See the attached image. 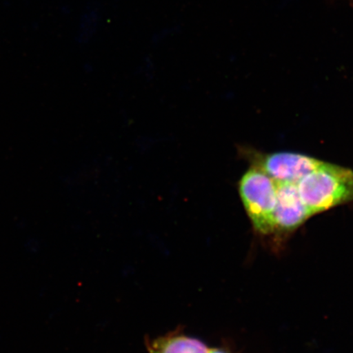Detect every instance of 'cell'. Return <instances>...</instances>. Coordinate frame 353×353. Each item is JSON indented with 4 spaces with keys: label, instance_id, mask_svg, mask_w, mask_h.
<instances>
[{
    "label": "cell",
    "instance_id": "obj_2",
    "mask_svg": "<svg viewBox=\"0 0 353 353\" xmlns=\"http://www.w3.org/2000/svg\"><path fill=\"white\" fill-rule=\"evenodd\" d=\"M238 191L256 230L263 234L274 232L276 181L257 168L250 167L241 176Z\"/></svg>",
    "mask_w": 353,
    "mask_h": 353
},
{
    "label": "cell",
    "instance_id": "obj_6",
    "mask_svg": "<svg viewBox=\"0 0 353 353\" xmlns=\"http://www.w3.org/2000/svg\"><path fill=\"white\" fill-rule=\"evenodd\" d=\"M208 353H229L226 350H221V348H209Z\"/></svg>",
    "mask_w": 353,
    "mask_h": 353
},
{
    "label": "cell",
    "instance_id": "obj_3",
    "mask_svg": "<svg viewBox=\"0 0 353 353\" xmlns=\"http://www.w3.org/2000/svg\"><path fill=\"white\" fill-rule=\"evenodd\" d=\"M241 152L251 167L262 170L276 182L298 183L325 162L294 152L263 153L250 148H242Z\"/></svg>",
    "mask_w": 353,
    "mask_h": 353
},
{
    "label": "cell",
    "instance_id": "obj_4",
    "mask_svg": "<svg viewBox=\"0 0 353 353\" xmlns=\"http://www.w3.org/2000/svg\"><path fill=\"white\" fill-rule=\"evenodd\" d=\"M309 217L311 214L300 196L297 183L277 182L276 229L284 232L294 230Z\"/></svg>",
    "mask_w": 353,
    "mask_h": 353
},
{
    "label": "cell",
    "instance_id": "obj_5",
    "mask_svg": "<svg viewBox=\"0 0 353 353\" xmlns=\"http://www.w3.org/2000/svg\"><path fill=\"white\" fill-rule=\"evenodd\" d=\"M149 353H208L209 348L199 339L183 334H169L154 339L148 346Z\"/></svg>",
    "mask_w": 353,
    "mask_h": 353
},
{
    "label": "cell",
    "instance_id": "obj_7",
    "mask_svg": "<svg viewBox=\"0 0 353 353\" xmlns=\"http://www.w3.org/2000/svg\"><path fill=\"white\" fill-rule=\"evenodd\" d=\"M352 3H353V0H352Z\"/></svg>",
    "mask_w": 353,
    "mask_h": 353
},
{
    "label": "cell",
    "instance_id": "obj_1",
    "mask_svg": "<svg viewBox=\"0 0 353 353\" xmlns=\"http://www.w3.org/2000/svg\"><path fill=\"white\" fill-rule=\"evenodd\" d=\"M311 216L353 201V170L324 162L297 183Z\"/></svg>",
    "mask_w": 353,
    "mask_h": 353
}]
</instances>
